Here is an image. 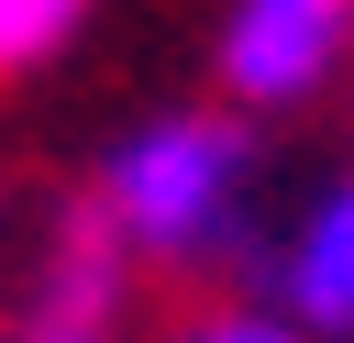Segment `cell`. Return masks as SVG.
I'll use <instances>...</instances> for the list:
<instances>
[{"label": "cell", "instance_id": "cell-4", "mask_svg": "<svg viewBox=\"0 0 354 343\" xmlns=\"http://www.w3.org/2000/svg\"><path fill=\"white\" fill-rule=\"evenodd\" d=\"M111 299H122V232L77 210V221L55 232V254H44V321H55V332H100Z\"/></svg>", "mask_w": 354, "mask_h": 343}, {"label": "cell", "instance_id": "cell-1", "mask_svg": "<svg viewBox=\"0 0 354 343\" xmlns=\"http://www.w3.org/2000/svg\"><path fill=\"white\" fill-rule=\"evenodd\" d=\"M100 221L144 254H221L243 232V133L221 111L144 122L100 177Z\"/></svg>", "mask_w": 354, "mask_h": 343}, {"label": "cell", "instance_id": "cell-6", "mask_svg": "<svg viewBox=\"0 0 354 343\" xmlns=\"http://www.w3.org/2000/svg\"><path fill=\"white\" fill-rule=\"evenodd\" d=\"M177 343H299V332L266 321V310H232V321H199V332H177Z\"/></svg>", "mask_w": 354, "mask_h": 343}, {"label": "cell", "instance_id": "cell-3", "mask_svg": "<svg viewBox=\"0 0 354 343\" xmlns=\"http://www.w3.org/2000/svg\"><path fill=\"white\" fill-rule=\"evenodd\" d=\"M277 288H288V332H354V177L299 221Z\"/></svg>", "mask_w": 354, "mask_h": 343}, {"label": "cell", "instance_id": "cell-7", "mask_svg": "<svg viewBox=\"0 0 354 343\" xmlns=\"http://www.w3.org/2000/svg\"><path fill=\"white\" fill-rule=\"evenodd\" d=\"M33 343H111V332H55V321H44V332H33Z\"/></svg>", "mask_w": 354, "mask_h": 343}, {"label": "cell", "instance_id": "cell-5", "mask_svg": "<svg viewBox=\"0 0 354 343\" xmlns=\"http://www.w3.org/2000/svg\"><path fill=\"white\" fill-rule=\"evenodd\" d=\"M77 22H88V0H0V77L11 66H44Z\"/></svg>", "mask_w": 354, "mask_h": 343}, {"label": "cell", "instance_id": "cell-2", "mask_svg": "<svg viewBox=\"0 0 354 343\" xmlns=\"http://www.w3.org/2000/svg\"><path fill=\"white\" fill-rule=\"evenodd\" d=\"M343 44H354V0H232V22H221V89L232 100H299V89H321L332 66H343Z\"/></svg>", "mask_w": 354, "mask_h": 343}]
</instances>
